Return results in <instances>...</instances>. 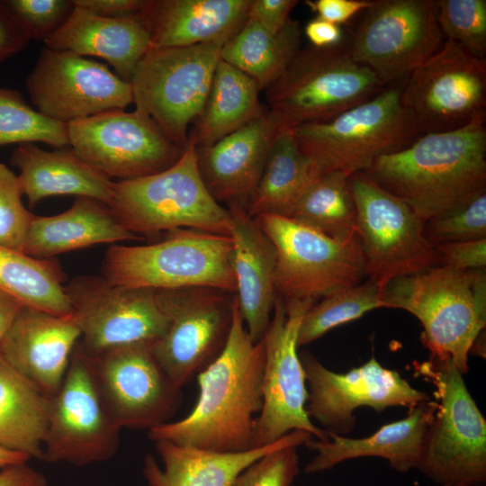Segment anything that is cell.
<instances>
[{
  "label": "cell",
  "instance_id": "6da1fadb",
  "mask_svg": "<svg viewBox=\"0 0 486 486\" xmlns=\"http://www.w3.org/2000/svg\"><path fill=\"white\" fill-rule=\"evenodd\" d=\"M264 367V340H252L234 296L228 340L218 357L197 375L199 396L194 408L178 421L148 430L149 439L220 453L255 448Z\"/></svg>",
  "mask_w": 486,
  "mask_h": 486
},
{
  "label": "cell",
  "instance_id": "7a4b0ae2",
  "mask_svg": "<svg viewBox=\"0 0 486 486\" xmlns=\"http://www.w3.org/2000/svg\"><path fill=\"white\" fill-rule=\"evenodd\" d=\"M424 222L486 193V113L462 128L427 133L364 172Z\"/></svg>",
  "mask_w": 486,
  "mask_h": 486
},
{
  "label": "cell",
  "instance_id": "3957f363",
  "mask_svg": "<svg viewBox=\"0 0 486 486\" xmlns=\"http://www.w3.org/2000/svg\"><path fill=\"white\" fill-rule=\"evenodd\" d=\"M380 297L385 308L404 310L420 321L431 360L467 374L472 346L486 327V268L438 265L389 281Z\"/></svg>",
  "mask_w": 486,
  "mask_h": 486
},
{
  "label": "cell",
  "instance_id": "277c9868",
  "mask_svg": "<svg viewBox=\"0 0 486 486\" xmlns=\"http://www.w3.org/2000/svg\"><path fill=\"white\" fill-rule=\"evenodd\" d=\"M108 206L127 230L140 237L181 229L226 236L231 232V213L204 185L190 133L181 157L168 168L113 182Z\"/></svg>",
  "mask_w": 486,
  "mask_h": 486
},
{
  "label": "cell",
  "instance_id": "5b68a950",
  "mask_svg": "<svg viewBox=\"0 0 486 486\" xmlns=\"http://www.w3.org/2000/svg\"><path fill=\"white\" fill-rule=\"evenodd\" d=\"M401 85L386 86L330 121L292 128L302 153L320 176L365 172L380 157L397 152L421 136L401 104Z\"/></svg>",
  "mask_w": 486,
  "mask_h": 486
},
{
  "label": "cell",
  "instance_id": "8992f818",
  "mask_svg": "<svg viewBox=\"0 0 486 486\" xmlns=\"http://www.w3.org/2000/svg\"><path fill=\"white\" fill-rule=\"evenodd\" d=\"M386 86L356 63L346 44L302 47L266 90V107L280 128L330 121L374 97Z\"/></svg>",
  "mask_w": 486,
  "mask_h": 486
},
{
  "label": "cell",
  "instance_id": "52a82bcc",
  "mask_svg": "<svg viewBox=\"0 0 486 486\" xmlns=\"http://www.w3.org/2000/svg\"><path fill=\"white\" fill-rule=\"evenodd\" d=\"M168 233L165 239L151 244L110 247L104 256L102 275L126 287H210L235 293L230 236L192 229Z\"/></svg>",
  "mask_w": 486,
  "mask_h": 486
},
{
  "label": "cell",
  "instance_id": "ba28073f",
  "mask_svg": "<svg viewBox=\"0 0 486 486\" xmlns=\"http://www.w3.org/2000/svg\"><path fill=\"white\" fill-rule=\"evenodd\" d=\"M418 371L436 386L437 408L417 469L442 486H485L486 420L464 374L431 359Z\"/></svg>",
  "mask_w": 486,
  "mask_h": 486
},
{
  "label": "cell",
  "instance_id": "9c48e42d",
  "mask_svg": "<svg viewBox=\"0 0 486 486\" xmlns=\"http://www.w3.org/2000/svg\"><path fill=\"white\" fill-rule=\"evenodd\" d=\"M223 45L150 47L130 81L136 110L182 149L203 108Z\"/></svg>",
  "mask_w": 486,
  "mask_h": 486
},
{
  "label": "cell",
  "instance_id": "30bf717a",
  "mask_svg": "<svg viewBox=\"0 0 486 486\" xmlns=\"http://www.w3.org/2000/svg\"><path fill=\"white\" fill-rule=\"evenodd\" d=\"M256 219L275 250L278 296L316 301L366 278L357 234L337 240L287 217L264 214Z\"/></svg>",
  "mask_w": 486,
  "mask_h": 486
},
{
  "label": "cell",
  "instance_id": "8fae6325",
  "mask_svg": "<svg viewBox=\"0 0 486 486\" xmlns=\"http://www.w3.org/2000/svg\"><path fill=\"white\" fill-rule=\"evenodd\" d=\"M315 302L277 296L263 338V406L256 418L254 447L270 445L294 430L308 432L318 440L328 439L307 412L305 374L297 352L302 320Z\"/></svg>",
  "mask_w": 486,
  "mask_h": 486
},
{
  "label": "cell",
  "instance_id": "7c38bea8",
  "mask_svg": "<svg viewBox=\"0 0 486 486\" xmlns=\"http://www.w3.org/2000/svg\"><path fill=\"white\" fill-rule=\"evenodd\" d=\"M348 180L366 278L382 287L392 279L439 265L436 248L425 236L424 221L405 202L364 172L351 174Z\"/></svg>",
  "mask_w": 486,
  "mask_h": 486
},
{
  "label": "cell",
  "instance_id": "4fadbf2b",
  "mask_svg": "<svg viewBox=\"0 0 486 486\" xmlns=\"http://www.w3.org/2000/svg\"><path fill=\"white\" fill-rule=\"evenodd\" d=\"M437 0H373L347 50L385 86L400 85L442 45Z\"/></svg>",
  "mask_w": 486,
  "mask_h": 486
},
{
  "label": "cell",
  "instance_id": "5bb4252c",
  "mask_svg": "<svg viewBox=\"0 0 486 486\" xmlns=\"http://www.w3.org/2000/svg\"><path fill=\"white\" fill-rule=\"evenodd\" d=\"M235 293L210 287L156 290L167 318L152 353L172 382L181 388L212 364L228 340Z\"/></svg>",
  "mask_w": 486,
  "mask_h": 486
},
{
  "label": "cell",
  "instance_id": "9a60e30c",
  "mask_svg": "<svg viewBox=\"0 0 486 486\" xmlns=\"http://www.w3.org/2000/svg\"><path fill=\"white\" fill-rule=\"evenodd\" d=\"M400 101L421 135L456 130L486 113V61L446 40L401 85Z\"/></svg>",
  "mask_w": 486,
  "mask_h": 486
},
{
  "label": "cell",
  "instance_id": "2e32d148",
  "mask_svg": "<svg viewBox=\"0 0 486 486\" xmlns=\"http://www.w3.org/2000/svg\"><path fill=\"white\" fill-rule=\"evenodd\" d=\"M121 428L108 415L89 357L76 346L63 382L50 398L40 460L86 465L112 458Z\"/></svg>",
  "mask_w": 486,
  "mask_h": 486
},
{
  "label": "cell",
  "instance_id": "e0dca14e",
  "mask_svg": "<svg viewBox=\"0 0 486 486\" xmlns=\"http://www.w3.org/2000/svg\"><path fill=\"white\" fill-rule=\"evenodd\" d=\"M64 289L88 356L126 345H151L166 330L156 290L116 285L92 274L72 278Z\"/></svg>",
  "mask_w": 486,
  "mask_h": 486
},
{
  "label": "cell",
  "instance_id": "ac0fdd59",
  "mask_svg": "<svg viewBox=\"0 0 486 486\" xmlns=\"http://www.w3.org/2000/svg\"><path fill=\"white\" fill-rule=\"evenodd\" d=\"M69 147L85 162L119 181L163 171L181 157L176 146L146 113L103 112L68 124Z\"/></svg>",
  "mask_w": 486,
  "mask_h": 486
},
{
  "label": "cell",
  "instance_id": "d6986e66",
  "mask_svg": "<svg viewBox=\"0 0 486 486\" xmlns=\"http://www.w3.org/2000/svg\"><path fill=\"white\" fill-rule=\"evenodd\" d=\"M88 357L102 402L121 429L148 431L167 423L179 409L182 390L160 367L150 344L122 346Z\"/></svg>",
  "mask_w": 486,
  "mask_h": 486
},
{
  "label": "cell",
  "instance_id": "ffe728a7",
  "mask_svg": "<svg viewBox=\"0 0 486 486\" xmlns=\"http://www.w3.org/2000/svg\"><path fill=\"white\" fill-rule=\"evenodd\" d=\"M299 356L309 388L307 412L327 434L348 435L356 426L354 412L362 406L382 411L394 406L413 409L429 400L427 392L412 387L374 357L346 373H336L309 352Z\"/></svg>",
  "mask_w": 486,
  "mask_h": 486
},
{
  "label": "cell",
  "instance_id": "44dd1931",
  "mask_svg": "<svg viewBox=\"0 0 486 486\" xmlns=\"http://www.w3.org/2000/svg\"><path fill=\"white\" fill-rule=\"evenodd\" d=\"M36 110L65 124L133 103L130 84L106 64L70 51L44 47L26 78Z\"/></svg>",
  "mask_w": 486,
  "mask_h": 486
},
{
  "label": "cell",
  "instance_id": "7402d4cb",
  "mask_svg": "<svg viewBox=\"0 0 486 486\" xmlns=\"http://www.w3.org/2000/svg\"><path fill=\"white\" fill-rule=\"evenodd\" d=\"M80 338L72 314L58 316L22 305L0 342V355L51 398L63 382Z\"/></svg>",
  "mask_w": 486,
  "mask_h": 486
},
{
  "label": "cell",
  "instance_id": "603a6c76",
  "mask_svg": "<svg viewBox=\"0 0 486 486\" xmlns=\"http://www.w3.org/2000/svg\"><path fill=\"white\" fill-rule=\"evenodd\" d=\"M280 130L266 109L261 116L217 142L196 148L201 177L218 202L243 204V201H248Z\"/></svg>",
  "mask_w": 486,
  "mask_h": 486
},
{
  "label": "cell",
  "instance_id": "cb8c5ba5",
  "mask_svg": "<svg viewBox=\"0 0 486 486\" xmlns=\"http://www.w3.org/2000/svg\"><path fill=\"white\" fill-rule=\"evenodd\" d=\"M232 217V268L235 296L247 330L256 343L269 326L277 293L274 286L275 250L246 206L228 204Z\"/></svg>",
  "mask_w": 486,
  "mask_h": 486
},
{
  "label": "cell",
  "instance_id": "d4e9b609",
  "mask_svg": "<svg viewBox=\"0 0 486 486\" xmlns=\"http://www.w3.org/2000/svg\"><path fill=\"white\" fill-rule=\"evenodd\" d=\"M436 408V401L420 403L410 409L406 418L382 426L367 437L349 438L333 434H328L326 441L310 437L304 446L317 454L304 471L320 472L345 461L366 456L383 458L401 473L417 469Z\"/></svg>",
  "mask_w": 486,
  "mask_h": 486
},
{
  "label": "cell",
  "instance_id": "484cf974",
  "mask_svg": "<svg viewBox=\"0 0 486 486\" xmlns=\"http://www.w3.org/2000/svg\"><path fill=\"white\" fill-rule=\"evenodd\" d=\"M251 0H144L150 47L225 44L248 20Z\"/></svg>",
  "mask_w": 486,
  "mask_h": 486
},
{
  "label": "cell",
  "instance_id": "4316f807",
  "mask_svg": "<svg viewBox=\"0 0 486 486\" xmlns=\"http://www.w3.org/2000/svg\"><path fill=\"white\" fill-rule=\"evenodd\" d=\"M43 42L53 50L100 58L130 83L150 48V32L140 14L109 18L75 6L67 22Z\"/></svg>",
  "mask_w": 486,
  "mask_h": 486
},
{
  "label": "cell",
  "instance_id": "83f0119b",
  "mask_svg": "<svg viewBox=\"0 0 486 486\" xmlns=\"http://www.w3.org/2000/svg\"><path fill=\"white\" fill-rule=\"evenodd\" d=\"M310 437L308 432L294 430L270 445L240 453H220L156 441L163 468L153 455L147 454L143 476L149 486H231L247 467L263 455L290 443L304 445Z\"/></svg>",
  "mask_w": 486,
  "mask_h": 486
},
{
  "label": "cell",
  "instance_id": "f1b7e54d",
  "mask_svg": "<svg viewBox=\"0 0 486 486\" xmlns=\"http://www.w3.org/2000/svg\"><path fill=\"white\" fill-rule=\"evenodd\" d=\"M10 163L20 170V186L30 207L46 197L67 194L110 203L112 179L81 159L70 147L49 151L33 143L18 144Z\"/></svg>",
  "mask_w": 486,
  "mask_h": 486
},
{
  "label": "cell",
  "instance_id": "f546056e",
  "mask_svg": "<svg viewBox=\"0 0 486 486\" xmlns=\"http://www.w3.org/2000/svg\"><path fill=\"white\" fill-rule=\"evenodd\" d=\"M127 230L105 203L76 197L67 211L53 216L32 215L22 251L34 258L57 255L93 245L139 240Z\"/></svg>",
  "mask_w": 486,
  "mask_h": 486
},
{
  "label": "cell",
  "instance_id": "4dcf8cb0",
  "mask_svg": "<svg viewBox=\"0 0 486 486\" xmlns=\"http://www.w3.org/2000/svg\"><path fill=\"white\" fill-rule=\"evenodd\" d=\"M249 76L219 60L209 94L190 134L196 148L210 146L261 116L267 109Z\"/></svg>",
  "mask_w": 486,
  "mask_h": 486
},
{
  "label": "cell",
  "instance_id": "1f68e13d",
  "mask_svg": "<svg viewBox=\"0 0 486 486\" xmlns=\"http://www.w3.org/2000/svg\"><path fill=\"white\" fill-rule=\"evenodd\" d=\"M319 176L315 166L302 153L292 129L282 128L248 201V214L252 218L264 214L290 218L301 196Z\"/></svg>",
  "mask_w": 486,
  "mask_h": 486
},
{
  "label": "cell",
  "instance_id": "d6a6232c",
  "mask_svg": "<svg viewBox=\"0 0 486 486\" xmlns=\"http://www.w3.org/2000/svg\"><path fill=\"white\" fill-rule=\"evenodd\" d=\"M50 398L0 355V446L40 459Z\"/></svg>",
  "mask_w": 486,
  "mask_h": 486
},
{
  "label": "cell",
  "instance_id": "836d02e7",
  "mask_svg": "<svg viewBox=\"0 0 486 486\" xmlns=\"http://www.w3.org/2000/svg\"><path fill=\"white\" fill-rule=\"evenodd\" d=\"M302 34L299 22L292 19L273 32L248 18L223 45L220 58L253 78L262 91L284 73L300 51Z\"/></svg>",
  "mask_w": 486,
  "mask_h": 486
},
{
  "label": "cell",
  "instance_id": "e575fe53",
  "mask_svg": "<svg viewBox=\"0 0 486 486\" xmlns=\"http://www.w3.org/2000/svg\"><path fill=\"white\" fill-rule=\"evenodd\" d=\"M64 280L53 258H34L0 245V289L24 305L58 316L71 314Z\"/></svg>",
  "mask_w": 486,
  "mask_h": 486
},
{
  "label": "cell",
  "instance_id": "d590c367",
  "mask_svg": "<svg viewBox=\"0 0 486 486\" xmlns=\"http://www.w3.org/2000/svg\"><path fill=\"white\" fill-rule=\"evenodd\" d=\"M348 177L338 171L320 176L301 196L290 219L337 240L356 236L357 213Z\"/></svg>",
  "mask_w": 486,
  "mask_h": 486
},
{
  "label": "cell",
  "instance_id": "8d00e7d4",
  "mask_svg": "<svg viewBox=\"0 0 486 486\" xmlns=\"http://www.w3.org/2000/svg\"><path fill=\"white\" fill-rule=\"evenodd\" d=\"M381 286L370 278L330 293L314 303L302 320L297 346L310 344L329 330L357 320L364 313L385 308L380 297Z\"/></svg>",
  "mask_w": 486,
  "mask_h": 486
},
{
  "label": "cell",
  "instance_id": "74e56055",
  "mask_svg": "<svg viewBox=\"0 0 486 486\" xmlns=\"http://www.w3.org/2000/svg\"><path fill=\"white\" fill-rule=\"evenodd\" d=\"M33 142H43L56 149L69 147L68 124L44 116L19 92L0 87V147Z\"/></svg>",
  "mask_w": 486,
  "mask_h": 486
},
{
  "label": "cell",
  "instance_id": "f35d334b",
  "mask_svg": "<svg viewBox=\"0 0 486 486\" xmlns=\"http://www.w3.org/2000/svg\"><path fill=\"white\" fill-rule=\"evenodd\" d=\"M437 23L442 34L472 54H486V1L437 0Z\"/></svg>",
  "mask_w": 486,
  "mask_h": 486
},
{
  "label": "cell",
  "instance_id": "ab89813d",
  "mask_svg": "<svg viewBox=\"0 0 486 486\" xmlns=\"http://www.w3.org/2000/svg\"><path fill=\"white\" fill-rule=\"evenodd\" d=\"M424 233L434 247L485 239L486 193L458 209L425 221Z\"/></svg>",
  "mask_w": 486,
  "mask_h": 486
},
{
  "label": "cell",
  "instance_id": "60d3db41",
  "mask_svg": "<svg viewBox=\"0 0 486 486\" xmlns=\"http://www.w3.org/2000/svg\"><path fill=\"white\" fill-rule=\"evenodd\" d=\"M29 38L46 40L68 19L73 0H1Z\"/></svg>",
  "mask_w": 486,
  "mask_h": 486
},
{
  "label": "cell",
  "instance_id": "b9f144b4",
  "mask_svg": "<svg viewBox=\"0 0 486 486\" xmlns=\"http://www.w3.org/2000/svg\"><path fill=\"white\" fill-rule=\"evenodd\" d=\"M22 196L18 176L0 163V245L18 251L23 249L33 215L23 205Z\"/></svg>",
  "mask_w": 486,
  "mask_h": 486
},
{
  "label": "cell",
  "instance_id": "7bdbcfd3",
  "mask_svg": "<svg viewBox=\"0 0 486 486\" xmlns=\"http://www.w3.org/2000/svg\"><path fill=\"white\" fill-rule=\"evenodd\" d=\"M300 443H290L263 455L247 467L231 486H291L299 473Z\"/></svg>",
  "mask_w": 486,
  "mask_h": 486
},
{
  "label": "cell",
  "instance_id": "ee69618b",
  "mask_svg": "<svg viewBox=\"0 0 486 486\" xmlns=\"http://www.w3.org/2000/svg\"><path fill=\"white\" fill-rule=\"evenodd\" d=\"M440 266L459 270L486 268V238L436 247Z\"/></svg>",
  "mask_w": 486,
  "mask_h": 486
},
{
  "label": "cell",
  "instance_id": "f6af8a7d",
  "mask_svg": "<svg viewBox=\"0 0 486 486\" xmlns=\"http://www.w3.org/2000/svg\"><path fill=\"white\" fill-rule=\"evenodd\" d=\"M298 3L296 0H251L248 18L276 32L289 22L291 12Z\"/></svg>",
  "mask_w": 486,
  "mask_h": 486
},
{
  "label": "cell",
  "instance_id": "bcb514c9",
  "mask_svg": "<svg viewBox=\"0 0 486 486\" xmlns=\"http://www.w3.org/2000/svg\"><path fill=\"white\" fill-rule=\"evenodd\" d=\"M373 0H308L305 4L317 14L316 17L340 26L369 8Z\"/></svg>",
  "mask_w": 486,
  "mask_h": 486
},
{
  "label": "cell",
  "instance_id": "7dc6e473",
  "mask_svg": "<svg viewBox=\"0 0 486 486\" xmlns=\"http://www.w3.org/2000/svg\"><path fill=\"white\" fill-rule=\"evenodd\" d=\"M30 40L0 1V62L26 48Z\"/></svg>",
  "mask_w": 486,
  "mask_h": 486
},
{
  "label": "cell",
  "instance_id": "c3c4849f",
  "mask_svg": "<svg viewBox=\"0 0 486 486\" xmlns=\"http://www.w3.org/2000/svg\"><path fill=\"white\" fill-rule=\"evenodd\" d=\"M73 3L95 15L119 18L139 14L144 0H73Z\"/></svg>",
  "mask_w": 486,
  "mask_h": 486
},
{
  "label": "cell",
  "instance_id": "681fc988",
  "mask_svg": "<svg viewBox=\"0 0 486 486\" xmlns=\"http://www.w3.org/2000/svg\"><path fill=\"white\" fill-rule=\"evenodd\" d=\"M304 34L316 48H328L343 41V31L339 25L315 17L304 27Z\"/></svg>",
  "mask_w": 486,
  "mask_h": 486
},
{
  "label": "cell",
  "instance_id": "f907efd6",
  "mask_svg": "<svg viewBox=\"0 0 486 486\" xmlns=\"http://www.w3.org/2000/svg\"><path fill=\"white\" fill-rule=\"evenodd\" d=\"M45 476L27 462L1 468L0 486H47Z\"/></svg>",
  "mask_w": 486,
  "mask_h": 486
},
{
  "label": "cell",
  "instance_id": "816d5d0a",
  "mask_svg": "<svg viewBox=\"0 0 486 486\" xmlns=\"http://www.w3.org/2000/svg\"><path fill=\"white\" fill-rule=\"evenodd\" d=\"M18 299L0 289V342L4 338L21 308Z\"/></svg>",
  "mask_w": 486,
  "mask_h": 486
},
{
  "label": "cell",
  "instance_id": "f5cc1de1",
  "mask_svg": "<svg viewBox=\"0 0 486 486\" xmlns=\"http://www.w3.org/2000/svg\"><path fill=\"white\" fill-rule=\"evenodd\" d=\"M31 457L25 454L9 450L0 446V467L10 464L26 463Z\"/></svg>",
  "mask_w": 486,
  "mask_h": 486
}]
</instances>
